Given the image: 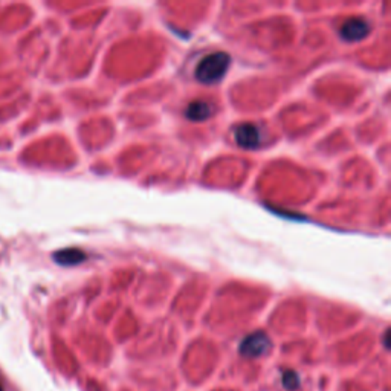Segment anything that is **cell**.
<instances>
[{
	"mask_svg": "<svg viewBox=\"0 0 391 391\" xmlns=\"http://www.w3.org/2000/svg\"><path fill=\"white\" fill-rule=\"evenodd\" d=\"M187 118L191 121L201 122L208 119L213 115V106L206 101H202V99H197V101H193L188 107H187Z\"/></svg>",
	"mask_w": 391,
	"mask_h": 391,
	"instance_id": "5b68a950",
	"label": "cell"
},
{
	"mask_svg": "<svg viewBox=\"0 0 391 391\" xmlns=\"http://www.w3.org/2000/svg\"><path fill=\"white\" fill-rule=\"evenodd\" d=\"M84 258H86V256H84L80 249H75V248L58 251L57 254H53V260H56L57 263L65 265V266L81 263Z\"/></svg>",
	"mask_w": 391,
	"mask_h": 391,
	"instance_id": "8992f818",
	"label": "cell"
},
{
	"mask_svg": "<svg viewBox=\"0 0 391 391\" xmlns=\"http://www.w3.org/2000/svg\"><path fill=\"white\" fill-rule=\"evenodd\" d=\"M235 141L243 149H257L260 142H262V133L254 124H242L235 128Z\"/></svg>",
	"mask_w": 391,
	"mask_h": 391,
	"instance_id": "277c9868",
	"label": "cell"
},
{
	"mask_svg": "<svg viewBox=\"0 0 391 391\" xmlns=\"http://www.w3.org/2000/svg\"><path fill=\"white\" fill-rule=\"evenodd\" d=\"M370 33V25L369 22H365L364 19H350L347 20L340 29V34L346 42H359L363 40L367 34Z\"/></svg>",
	"mask_w": 391,
	"mask_h": 391,
	"instance_id": "3957f363",
	"label": "cell"
},
{
	"mask_svg": "<svg viewBox=\"0 0 391 391\" xmlns=\"http://www.w3.org/2000/svg\"><path fill=\"white\" fill-rule=\"evenodd\" d=\"M271 341L267 338L266 333L257 332L247 336L240 344V353L248 358H257L266 353V350L269 349Z\"/></svg>",
	"mask_w": 391,
	"mask_h": 391,
	"instance_id": "7a4b0ae2",
	"label": "cell"
},
{
	"mask_svg": "<svg viewBox=\"0 0 391 391\" xmlns=\"http://www.w3.org/2000/svg\"><path fill=\"white\" fill-rule=\"evenodd\" d=\"M231 58L225 52H213L202 58L196 67V78L205 84H214L224 78Z\"/></svg>",
	"mask_w": 391,
	"mask_h": 391,
	"instance_id": "6da1fadb",
	"label": "cell"
},
{
	"mask_svg": "<svg viewBox=\"0 0 391 391\" xmlns=\"http://www.w3.org/2000/svg\"><path fill=\"white\" fill-rule=\"evenodd\" d=\"M0 391H2V387H0Z\"/></svg>",
	"mask_w": 391,
	"mask_h": 391,
	"instance_id": "52a82bcc",
	"label": "cell"
}]
</instances>
